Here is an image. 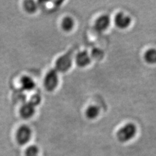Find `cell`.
<instances>
[{"label": "cell", "mask_w": 156, "mask_h": 156, "mask_svg": "<svg viewBox=\"0 0 156 156\" xmlns=\"http://www.w3.org/2000/svg\"><path fill=\"white\" fill-rule=\"evenodd\" d=\"M136 127L133 123H128L117 131V140L121 142H127L133 140L136 134Z\"/></svg>", "instance_id": "6da1fadb"}, {"label": "cell", "mask_w": 156, "mask_h": 156, "mask_svg": "<svg viewBox=\"0 0 156 156\" xmlns=\"http://www.w3.org/2000/svg\"><path fill=\"white\" fill-rule=\"evenodd\" d=\"M73 53L74 51L71 49L57 59L56 62L55 69L57 71L65 73L71 68L73 64Z\"/></svg>", "instance_id": "7a4b0ae2"}, {"label": "cell", "mask_w": 156, "mask_h": 156, "mask_svg": "<svg viewBox=\"0 0 156 156\" xmlns=\"http://www.w3.org/2000/svg\"><path fill=\"white\" fill-rule=\"evenodd\" d=\"M32 131L30 127L27 125H22L17 130L16 139L19 145L23 146L28 143L31 140Z\"/></svg>", "instance_id": "3957f363"}, {"label": "cell", "mask_w": 156, "mask_h": 156, "mask_svg": "<svg viewBox=\"0 0 156 156\" xmlns=\"http://www.w3.org/2000/svg\"><path fill=\"white\" fill-rule=\"evenodd\" d=\"M58 83V77L56 69H51L47 73L44 79V86L48 91H53L56 89Z\"/></svg>", "instance_id": "277c9868"}, {"label": "cell", "mask_w": 156, "mask_h": 156, "mask_svg": "<svg viewBox=\"0 0 156 156\" xmlns=\"http://www.w3.org/2000/svg\"><path fill=\"white\" fill-rule=\"evenodd\" d=\"M110 24V18L108 15H102L98 17L95 22L94 28L98 32H102L106 30Z\"/></svg>", "instance_id": "5b68a950"}, {"label": "cell", "mask_w": 156, "mask_h": 156, "mask_svg": "<svg viewBox=\"0 0 156 156\" xmlns=\"http://www.w3.org/2000/svg\"><path fill=\"white\" fill-rule=\"evenodd\" d=\"M115 24L119 28L124 29L128 27L131 23V18L124 13H117L115 19Z\"/></svg>", "instance_id": "8992f818"}, {"label": "cell", "mask_w": 156, "mask_h": 156, "mask_svg": "<svg viewBox=\"0 0 156 156\" xmlns=\"http://www.w3.org/2000/svg\"><path fill=\"white\" fill-rule=\"evenodd\" d=\"M35 113V107L29 102L24 104L20 109V116L26 119L32 117Z\"/></svg>", "instance_id": "52a82bcc"}, {"label": "cell", "mask_w": 156, "mask_h": 156, "mask_svg": "<svg viewBox=\"0 0 156 156\" xmlns=\"http://www.w3.org/2000/svg\"><path fill=\"white\" fill-rule=\"evenodd\" d=\"M76 62L78 66L84 67L89 65L90 62V57L86 51L78 53L76 56Z\"/></svg>", "instance_id": "ba28073f"}, {"label": "cell", "mask_w": 156, "mask_h": 156, "mask_svg": "<svg viewBox=\"0 0 156 156\" xmlns=\"http://www.w3.org/2000/svg\"><path fill=\"white\" fill-rule=\"evenodd\" d=\"M22 89L26 91H30L34 89L35 83L33 79L28 76H24L20 79Z\"/></svg>", "instance_id": "9c48e42d"}, {"label": "cell", "mask_w": 156, "mask_h": 156, "mask_svg": "<svg viewBox=\"0 0 156 156\" xmlns=\"http://www.w3.org/2000/svg\"><path fill=\"white\" fill-rule=\"evenodd\" d=\"M144 58L145 61L149 64H156V49H151L147 50L145 53Z\"/></svg>", "instance_id": "30bf717a"}, {"label": "cell", "mask_w": 156, "mask_h": 156, "mask_svg": "<svg viewBox=\"0 0 156 156\" xmlns=\"http://www.w3.org/2000/svg\"><path fill=\"white\" fill-rule=\"evenodd\" d=\"M74 22L73 19L70 17H66L63 19L62 23V29L66 31H70L73 27Z\"/></svg>", "instance_id": "8fae6325"}, {"label": "cell", "mask_w": 156, "mask_h": 156, "mask_svg": "<svg viewBox=\"0 0 156 156\" xmlns=\"http://www.w3.org/2000/svg\"><path fill=\"white\" fill-rule=\"evenodd\" d=\"M99 108L97 106H90L87 109L86 112V116L90 119H93L98 116Z\"/></svg>", "instance_id": "7c38bea8"}, {"label": "cell", "mask_w": 156, "mask_h": 156, "mask_svg": "<svg viewBox=\"0 0 156 156\" xmlns=\"http://www.w3.org/2000/svg\"><path fill=\"white\" fill-rule=\"evenodd\" d=\"M23 6L24 9L28 13H34L37 9V5L32 0H27L24 1Z\"/></svg>", "instance_id": "4fadbf2b"}, {"label": "cell", "mask_w": 156, "mask_h": 156, "mask_svg": "<svg viewBox=\"0 0 156 156\" xmlns=\"http://www.w3.org/2000/svg\"><path fill=\"white\" fill-rule=\"evenodd\" d=\"M39 149L36 145L28 146L25 151V156H39Z\"/></svg>", "instance_id": "5bb4252c"}, {"label": "cell", "mask_w": 156, "mask_h": 156, "mask_svg": "<svg viewBox=\"0 0 156 156\" xmlns=\"http://www.w3.org/2000/svg\"><path fill=\"white\" fill-rule=\"evenodd\" d=\"M104 56V51L99 49H95L92 51V57L98 61L100 60Z\"/></svg>", "instance_id": "9a60e30c"}, {"label": "cell", "mask_w": 156, "mask_h": 156, "mask_svg": "<svg viewBox=\"0 0 156 156\" xmlns=\"http://www.w3.org/2000/svg\"><path fill=\"white\" fill-rule=\"evenodd\" d=\"M41 101V98L40 95L38 94H34L32 95L30 99V101H28L32 105H33L34 107L38 105Z\"/></svg>", "instance_id": "2e32d148"}]
</instances>
